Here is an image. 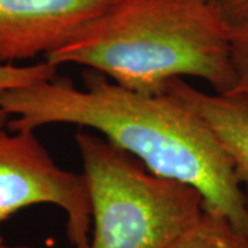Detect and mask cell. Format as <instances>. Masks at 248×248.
Wrapping results in <instances>:
<instances>
[{
	"instance_id": "6da1fadb",
	"label": "cell",
	"mask_w": 248,
	"mask_h": 248,
	"mask_svg": "<svg viewBox=\"0 0 248 248\" xmlns=\"http://www.w3.org/2000/svg\"><path fill=\"white\" fill-rule=\"evenodd\" d=\"M83 89L54 78L0 94L13 131L69 124L97 131L155 175L195 187L204 210L248 236V202L234 166L203 119L179 99L125 89L84 69Z\"/></svg>"
},
{
	"instance_id": "8992f818",
	"label": "cell",
	"mask_w": 248,
	"mask_h": 248,
	"mask_svg": "<svg viewBox=\"0 0 248 248\" xmlns=\"http://www.w3.org/2000/svg\"><path fill=\"white\" fill-rule=\"evenodd\" d=\"M166 93L190 108L213 130L229 155L237 179L248 187V105L237 98L208 94L185 79L174 80Z\"/></svg>"
},
{
	"instance_id": "5b68a950",
	"label": "cell",
	"mask_w": 248,
	"mask_h": 248,
	"mask_svg": "<svg viewBox=\"0 0 248 248\" xmlns=\"http://www.w3.org/2000/svg\"><path fill=\"white\" fill-rule=\"evenodd\" d=\"M113 0H0V63L48 57Z\"/></svg>"
},
{
	"instance_id": "7a4b0ae2",
	"label": "cell",
	"mask_w": 248,
	"mask_h": 248,
	"mask_svg": "<svg viewBox=\"0 0 248 248\" xmlns=\"http://www.w3.org/2000/svg\"><path fill=\"white\" fill-rule=\"evenodd\" d=\"M45 60L99 72L142 94H164L186 78L221 95L236 86L232 29L207 0H113Z\"/></svg>"
},
{
	"instance_id": "3957f363",
	"label": "cell",
	"mask_w": 248,
	"mask_h": 248,
	"mask_svg": "<svg viewBox=\"0 0 248 248\" xmlns=\"http://www.w3.org/2000/svg\"><path fill=\"white\" fill-rule=\"evenodd\" d=\"M91 202L84 248H167L204 211L195 187L151 172L101 135H75Z\"/></svg>"
},
{
	"instance_id": "277c9868",
	"label": "cell",
	"mask_w": 248,
	"mask_h": 248,
	"mask_svg": "<svg viewBox=\"0 0 248 248\" xmlns=\"http://www.w3.org/2000/svg\"><path fill=\"white\" fill-rule=\"evenodd\" d=\"M6 127L0 128V223L32 205H55L66 215L69 243L84 248L93 219L83 172L61 169L33 130Z\"/></svg>"
},
{
	"instance_id": "8fae6325",
	"label": "cell",
	"mask_w": 248,
	"mask_h": 248,
	"mask_svg": "<svg viewBox=\"0 0 248 248\" xmlns=\"http://www.w3.org/2000/svg\"><path fill=\"white\" fill-rule=\"evenodd\" d=\"M0 248H29V247H11V246H6V244H3V241L0 240Z\"/></svg>"
},
{
	"instance_id": "7c38bea8",
	"label": "cell",
	"mask_w": 248,
	"mask_h": 248,
	"mask_svg": "<svg viewBox=\"0 0 248 248\" xmlns=\"http://www.w3.org/2000/svg\"><path fill=\"white\" fill-rule=\"evenodd\" d=\"M244 190H246V195H247V202H248V187H246Z\"/></svg>"
},
{
	"instance_id": "ba28073f",
	"label": "cell",
	"mask_w": 248,
	"mask_h": 248,
	"mask_svg": "<svg viewBox=\"0 0 248 248\" xmlns=\"http://www.w3.org/2000/svg\"><path fill=\"white\" fill-rule=\"evenodd\" d=\"M58 68L60 66L47 60L31 65L0 63V94L7 90L27 87L54 79L58 76ZM9 119V116L0 109V128L7 125Z\"/></svg>"
},
{
	"instance_id": "9c48e42d",
	"label": "cell",
	"mask_w": 248,
	"mask_h": 248,
	"mask_svg": "<svg viewBox=\"0 0 248 248\" xmlns=\"http://www.w3.org/2000/svg\"><path fill=\"white\" fill-rule=\"evenodd\" d=\"M232 63L236 86L231 97L248 105V25L232 31Z\"/></svg>"
},
{
	"instance_id": "52a82bcc",
	"label": "cell",
	"mask_w": 248,
	"mask_h": 248,
	"mask_svg": "<svg viewBox=\"0 0 248 248\" xmlns=\"http://www.w3.org/2000/svg\"><path fill=\"white\" fill-rule=\"evenodd\" d=\"M167 248H248V236L223 217L204 210Z\"/></svg>"
},
{
	"instance_id": "30bf717a",
	"label": "cell",
	"mask_w": 248,
	"mask_h": 248,
	"mask_svg": "<svg viewBox=\"0 0 248 248\" xmlns=\"http://www.w3.org/2000/svg\"><path fill=\"white\" fill-rule=\"evenodd\" d=\"M207 1L232 31L248 25V0H207Z\"/></svg>"
}]
</instances>
